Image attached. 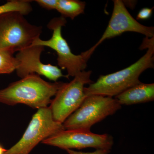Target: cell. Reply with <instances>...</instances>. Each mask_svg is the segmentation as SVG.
Returning <instances> with one entry per match:
<instances>
[{
  "instance_id": "6da1fadb",
  "label": "cell",
  "mask_w": 154,
  "mask_h": 154,
  "mask_svg": "<svg viewBox=\"0 0 154 154\" xmlns=\"http://www.w3.org/2000/svg\"><path fill=\"white\" fill-rule=\"evenodd\" d=\"M141 46L142 48H148L143 56L126 68L100 76L96 82L90 84L87 88L85 87L86 96L99 95L115 97L140 83V75L147 69L154 68V37H146Z\"/></svg>"
},
{
  "instance_id": "7a4b0ae2",
  "label": "cell",
  "mask_w": 154,
  "mask_h": 154,
  "mask_svg": "<svg viewBox=\"0 0 154 154\" xmlns=\"http://www.w3.org/2000/svg\"><path fill=\"white\" fill-rule=\"evenodd\" d=\"M64 83L48 82L38 75H29L0 90V103L23 104L38 109L48 107Z\"/></svg>"
},
{
  "instance_id": "3957f363",
  "label": "cell",
  "mask_w": 154,
  "mask_h": 154,
  "mask_svg": "<svg viewBox=\"0 0 154 154\" xmlns=\"http://www.w3.org/2000/svg\"><path fill=\"white\" fill-rule=\"evenodd\" d=\"M42 26L32 25L17 12L0 15V51L14 54L29 47L42 33Z\"/></svg>"
},
{
  "instance_id": "277c9868",
  "label": "cell",
  "mask_w": 154,
  "mask_h": 154,
  "mask_svg": "<svg viewBox=\"0 0 154 154\" xmlns=\"http://www.w3.org/2000/svg\"><path fill=\"white\" fill-rule=\"evenodd\" d=\"M121 108L115 98L102 95L86 97L81 106L63 122L64 129L91 130L94 124L113 115Z\"/></svg>"
},
{
  "instance_id": "5b68a950",
  "label": "cell",
  "mask_w": 154,
  "mask_h": 154,
  "mask_svg": "<svg viewBox=\"0 0 154 154\" xmlns=\"http://www.w3.org/2000/svg\"><path fill=\"white\" fill-rule=\"evenodd\" d=\"M91 71L80 72L69 83H64L58 90L49 107L55 121L63 124L81 106L87 97L85 85L94 82L91 79Z\"/></svg>"
},
{
  "instance_id": "8992f818",
  "label": "cell",
  "mask_w": 154,
  "mask_h": 154,
  "mask_svg": "<svg viewBox=\"0 0 154 154\" xmlns=\"http://www.w3.org/2000/svg\"><path fill=\"white\" fill-rule=\"evenodd\" d=\"M63 130V125L54 119L49 107L38 109L22 138L5 154H29L39 143Z\"/></svg>"
},
{
  "instance_id": "52a82bcc",
  "label": "cell",
  "mask_w": 154,
  "mask_h": 154,
  "mask_svg": "<svg viewBox=\"0 0 154 154\" xmlns=\"http://www.w3.org/2000/svg\"><path fill=\"white\" fill-rule=\"evenodd\" d=\"M66 18L61 17L51 19L47 25L53 31L51 38L48 40L36 38L31 45L46 46L55 51L57 54V64L62 69H66L67 76L75 77L80 72L85 71L87 61L82 56L75 55L72 52L67 42L62 35L63 26L66 23Z\"/></svg>"
},
{
  "instance_id": "ba28073f",
  "label": "cell",
  "mask_w": 154,
  "mask_h": 154,
  "mask_svg": "<svg viewBox=\"0 0 154 154\" xmlns=\"http://www.w3.org/2000/svg\"><path fill=\"white\" fill-rule=\"evenodd\" d=\"M113 13L107 28L99 41L94 46L81 55L88 61L94 51L107 39L119 36L126 32H133L143 34L146 37H154L153 27L145 26L139 23L127 10L122 1L114 0Z\"/></svg>"
},
{
  "instance_id": "9c48e42d",
  "label": "cell",
  "mask_w": 154,
  "mask_h": 154,
  "mask_svg": "<svg viewBox=\"0 0 154 154\" xmlns=\"http://www.w3.org/2000/svg\"><path fill=\"white\" fill-rule=\"evenodd\" d=\"M42 143L66 150L87 148L110 150L113 140L110 135L96 134L88 130L64 129L45 140Z\"/></svg>"
},
{
  "instance_id": "30bf717a",
  "label": "cell",
  "mask_w": 154,
  "mask_h": 154,
  "mask_svg": "<svg viewBox=\"0 0 154 154\" xmlns=\"http://www.w3.org/2000/svg\"><path fill=\"white\" fill-rule=\"evenodd\" d=\"M44 47L41 45H30L18 51L16 57L17 66V75L23 78L28 75L35 74L44 76L51 81L55 82L64 75L60 69L50 64L41 62L40 56Z\"/></svg>"
},
{
  "instance_id": "8fae6325",
  "label": "cell",
  "mask_w": 154,
  "mask_h": 154,
  "mask_svg": "<svg viewBox=\"0 0 154 154\" xmlns=\"http://www.w3.org/2000/svg\"><path fill=\"white\" fill-rule=\"evenodd\" d=\"M120 105H130L154 100V84L140 82L115 96Z\"/></svg>"
},
{
  "instance_id": "7c38bea8",
  "label": "cell",
  "mask_w": 154,
  "mask_h": 154,
  "mask_svg": "<svg viewBox=\"0 0 154 154\" xmlns=\"http://www.w3.org/2000/svg\"><path fill=\"white\" fill-rule=\"evenodd\" d=\"M86 3L78 0H58L57 10L61 17L73 20L76 17L84 14Z\"/></svg>"
},
{
  "instance_id": "4fadbf2b",
  "label": "cell",
  "mask_w": 154,
  "mask_h": 154,
  "mask_svg": "<svg viewBox=\"0 0 154 154\" xmlns=\"http://www.w3.org/2000/svg\"><path fill=\"white\" fill-rule=\"evenodd\" d=\"M31 1L11 0L0 5V15L11 12H17L24 15H28L32 11Z\"/></svg>"
},
{
  "instance_id": "5bb4252c",
  "label": "cell",
  "mask_w": 154,
  "mask_h": 154,
  "mask_svg": "<svg viewBox=\"0 0 154 154\" xmlns=\"http://www.w3.org/2000/svg\"><path fill=\"white\" fill-rule=\"evenodd\" d=\"M17 60L13 54L0 51V74H10L16 70Z\"/></svg>"
},
{
  "instance_id": "9a60e30c",
  "label": "cell",
  "mask_w": 154,
  "mask_h": 154,
  "mask_svg": "<svg viewBox=\"0 0 154 154\" xmlns=\"http://www.w3.org/2000/svg\"><path fill=\"white\" fill-rule=\"evenodd\" d=\"M58 0H36L35 2L42 8L48 10H56Z\"/></svg>"
},
{
  "instance_id": "2e32d148",
  "label": "cell",
  "mask_w": 154,
  "mask_h": 154,
  "mask_svg": "<svg viewBox=\"0 0 154 154\" xmlns=\"http://www.w3.org/2000/svg\"><path fill=\"white\" fill-rule=\"evenodd\" d=\"M153 9L149 8H143L139 12L137 17V20H146L149 19L151 16Z\"/></svg>"
},
{
  "instance_id": "e0dca14e",
  "label": "cell",
  "mask_w": 154,
  "mask_h": 154,
  "mask_svg": "<svg viewBox=\"0 0 154 154\" xmlns=\"http://www.w3.org/2000/svg\"><path fill=\"white\" fill-rule=\"evenodd\" d=\"M66 151L69 154H108L110 152V150L105 149H96V151L90 152L76 151L72 149H67Z\"/></svg>"
},
{
  "instance_id": "ac0fdd59",
  "label": "cell",
  "mask_w": 154,
  "mask_h": 154,
  "mask_svg": "<svg viewBox=\"0 0 154 154\" xmlns=\"http://www.w3.org/2000/svg\"><path fill=\"white\" fill-rule=\"evenodd\" d=\"M7 151V149L4 148L2 146L0 145V154H5Z\"/></svg>"
}]
</instances>
